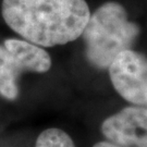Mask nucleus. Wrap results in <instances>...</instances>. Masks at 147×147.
Wrapping results in <instances>:
<instances>
[{"label": "nucleus", "instance_id": "obj_2", "mask_svg": "<svg viewBox=\"0 0 147 147\" xmlns=\"http://www.w3.org/2000/svg\"><path fill=\"white\" fill-rule=\"evenodd\" d=\"M138 34V25L129 20L120 3L106 2L90 14L82 33L86 58L96 68L107 69L117 55L130 49Z\"/></svg>", "mask_w": 147, "mask_h": 147}, {"label": "nucleus", "instance_id": "obj_6", "mask_svg": "<svg viewBox=\"0 0 147 147\" xmlns=\"http://www.w3.org/2000/svg\"><path fill=\"white\" fill-rule=\"evenodd\" d=\"M23 72L21 65L13 55L0 45V95L8 100H14L19 96L18 80Z\"/></svg>", "mask_w": 147, "mask_h": 147}, {"label": "nucleus", "instance_id": "obj_4", "mask_svg": "<svg viewBox=\"0 0 147 147\" xmlns=\"http://www.w3.org/2000/svg\"><path fill=\"white\" fill-rule=\"evenodd\" d=\"M104 136L123 147H147V107L132 106L107 118L101 124Z\"/></svg>", "mask_w": 147, "mask_h": 147}, {"label": "nucleus", "instance_id": "obj_8", "mask_svg": "<svg viewBox=\"0 0 147 147\" xmlns=\"http://www.w3.org/2000/svg\"><path fill=\"white\" fill-rule=\"evenodd\" d=\"M93 147H123V146H120V145H117L115 143H111V142H109V141H107V142L96 143Z\"/></svg>", "mask_w": 147, "mask_h": 147}, {"label": "nucleus", "instance_id": "obj_3", "mask_svg": "<svg viewBox=\"0 0 147 147\" xmlns=\"http://www.w3.org/2000/svg\"><path fill=\"white\" fill-rule=\"evenodd\" d=\"M109 76L122 98L133 105L147 107V57L126 49L121 51L110 65Z\"/></svg>", "mask_w": 147, "mask_h": 147}, {"label": "nucleus", "instance_id": "obj_5", "mask_svg": "<svg viewBox=\"0 0 147 147\" xmlns=\"http://www.w3.org/2000/svg\"><path fill=\"white\" fill-rule=\"evenodd\" d=\"M3 46L13 55L23 71L45 73L51 68V58L40 46L16 38L5 39Z\"/></svg>", "mask_w": 147, "mask_h": 147}, {"label": "nucleus", "instance_id": "obj_1", "mask_svg": "<svg viewBox=\"0 0 147 147\" xmlns=\"http://www.w3.org/2000/svg\"><path fill=\"white\" fill-rule=\"evenodd\" d=\"M1 12L8 26L40 47L74 42L90 16L85 0H2Z\"/></svg>", "mask_w": 147, "mask_h": 147}, {"label": "nucleus", "instance_id": "obj_7", "mask_svg": "<svg viewBox=\"0 0 147 147\" xmlns=\"http://www.w3.org/2000/svg\"><path fill=\"white\" fill-rule=\"evenodd\" d=\"M35 147H75V145L68 133L57 127H51L39 134Z\"/></svg>", "mask_w": 147, "mask_h": 147}]
</instances>
